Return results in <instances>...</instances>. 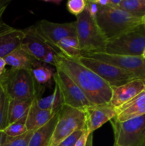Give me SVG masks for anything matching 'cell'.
I'll list each match as a JSON object with an SVG mask.
<instances>
[{
  "label": "cell",
  "instance_id": "obj_1",
  "mask_svg": "<svg viewBox=\"0 0 145 146\" xmlns=\"http://www.w3.org/2000/svg\"><path fill=\"white\" fill-rule=\"evenodd\" d=\"M55 67L63 71L74 81L92 105L109 104L112 94V87L78 60L68 58L59 53L55 58Z\"/></svg>",
  "mask_w": 145,
  "mask_h": 146
},
{
  "label": "cell",
  "instance_id": "obj_2",
  "mask_svg": "<svg viewBox=\"0 0 145 146\" xmlns=\"http://www.w3.org/2000/svg\"><path fill=\"white\" fill-rule=\"evenodd\" d=\"M95 21L107 41L142 25V18L134 17L120 8L109 7L100 8Z\"/></svg>",
  "mask_w": 145,
  "mask_h": 146
},
{
  "label": "cell",
  "instance_id": "obj_3",
  "mask_svg": "<svg viewBox=\"0 0 145 146\" xmlns=\"http://www.w3.org/2000/svg\"><path fill=\"white\" fill-rule=\"evenodd\" d=\"M6 74L2 87L10 98L33 101L41 98L44 88L36 82L31 71L11 68Z\"/></svg>",
  "mask_w": 145,
  "mask_h": 146
},
{
  "label": "cell",
  "instance_id": "obj_4",
  "mask_svg": "<svg viewBox=\"0 0 145 146\" xmlns=\"http://www.w3.org/2000/svg\"><path fill=\"white\" fill-rule=\"evenodd\" d=\"M76 35L82 55L88 53L104 52L107 40L96 21L86 9L77 17Z\"/></svg>",
  "mask_w": 145,
  "mask_h": 146
},
{
  "label": "cell",
  "instance_id": "obj_5",
  "mask_svg": "<svg viewBox=\"0 0 145 146\" xmlns=\"http://www.w3.org/2000/svg\"><path fill=\"white\" fill-rule=\"evenodd\" d=\"M145 48V29L142 25L107 41L104 52L111 54L142 56Z\"/></svg>",
  "mask_w": 145,
  "mask_h": 146
},
{
  "label": "cell",
  "instance_id": "obj_6",
  "mask_svg": "<svg viewBox=\"0 0 145 146\" xmlns=\"http://www.w3.org/2000/svg\"><path fill=\"white\" fill-rule=\"evenodd\" d=\"M85 129H86L85 111L63 105L59 111L51 146H58L76 131Z\"/></svg>",
  "mask_w": 145,
  "mask_h": 146
},
{
  "label": "cell",
  "instance_id": "obj_7",
  "mask_svg": "<svg viewBox=\"0 0 145 146\" xmlns=\"http://www.w3.org/2000/svg\"><path fill=\"white\" fill-rule=\"evenodd\" d=\"M78 61L98 74L112 88L120 86L129 81L139 78L134 73L90 57L82 56Z\"/></svg>",
  "mask_w": 145,
  "mask_h": 146
},
{
  "label": "cell",
  "instance_id": "obj_8",
  "mask_svg": "<svg viewBox=\"0 0 145 146\" xmlns=\"http://www.w3.org/2000/svg\"><path fill=\"white\" fill-rule=\"evenodd\" d=\"M53 81L59 88L63 105L82 111L92 106L80 88L63 71L55 68Z\"/></svg>",
  "mask_w": 145,
  "mask_h": 146
},
{
  "label": "cell",
  "instance_id": "obj_9",
  "mask_svg": "<svg viewBox=\"0 0 145 146\" xmlns=\"http://www.w3.org/2000/svg\"><path fill=\"white\" fill-rule=\"evenodd\" d=\"M115 135L114 146H132L145 136V115L124 122L110 121Z\"/></svg>",
  "mask_w": 145,
  "mask_h": 146
},
{
  "label": "cell",
  "instance_id": "obj_10",
  "mask_svg": "<svg viewBox=\"0 0 145 146\" xmlns=\"http://www.w3.org/2000/svg\"><path fill=\"white\" fill-rule=\"evenodd\" d=\"M82 56L104 61L122 69L130 71L145 81V59L142 56L117 55L105 52L88 53Z\"/></svg>",
  "mask_w": 145,
  "mask_h": 146
},
{
  "label": "cell",
  "instance_id": "obj_11",
  "mask_svg": "<svg viewBox=\"0 0 145 146\" xmlns=\"http://www.w3.org/2000/svg\"><path fill=\"white\" fill-rule=\"evenodd\" d=\"M35 27L37 33L55 50L60 41L69 36H77L75 23H54L48 20H41ZM61 53V52H60Z\"/></svg>",
  "mask_w": 145,
  "mask_h": 146
},
{
  "label": "cell",
  "instance_id": "obj_12",
  "mask_svg": "<svg viewBox=\"0 0 145 146\" xmlns=\"http://www.w3.org/2000/svg\"><path fill=\"white\" fill-rule=\"evenodd\" d=\"M85 127L90 134L98 130L117 115L116 109L110 104L92 105L85 111Z\"/></svg>",
  "mask_w": 145,
  "mask_h": 146
},
{
  "label": "cell",
  "instance_id": "obj_13",
  "mask_svg": "<svg viewBox=\"0 0 145 146\" xmlns=\"http://www.w3.org/2000/svg\"><path fill=\"white\" fill-rule=\"evenodd\" d=\"M24 31L25 36L21 48L35 59L42 61L47 52L53 48L37 33L34 26L28 27Z\"/></svg>",
  "mask_w": 145,
  "mask_h": 146
},
{
  "label": "cell",
  "instance_id": "obj_14",
  "mask_svg": "<svg viewBox=\"0 0 145 146\" xmlns=\"http://www.w3.org/2000/svg\"><path fill=\"white\" fill-rule=\"evenodd\" d=\"M110 104L115 109L123 106L145 91V81L137 78L118 87H112Z\"/></svg>",
  "mask_w": 145,
  "mask_h": 146
},
{
  "label": "cell",
  "instance_id": "obj_15",
  "mask_svg": "<svg viewBox=\"0 0 145 146\" xmlns=\"http://www.w3.org/2000/svg\"><path fill=\"white\" fill-rule=\"evenodd\" d=\"M117 115L114 121L124 122L145 115V91L129 102L116 109Z\"/></svg>",
  "mask_w": 145,
  "mask_h": 146
},
{
  "label": "cell",
  "instance_id": "obj_16",
  "mask_svg": "<svg viewBox=\"0 0 145 146\" xmlns=\"http://www.w3.org/2000/svg\"><path fill=\"white\" fill-rule=\"evenodd\" d=\"M59 111L44 110L37 105V98L32 101L26 116V128L28 131H37L46 125Z\"/></svg>",
  "mask_w": 145,
  "mask_h": 146
},
{
  "label": "cell",
  "instance_id": "obj_17",
  "mask_svg": "<svg viewBox=\"0 0 145 146\" xmlns=\"http://www.w3.org/2000/svg\"><path fill=\"white\" fill-rule=\"evenodd\" d=\"M24 36V30L13 27L0 34V58H4L14 51L21 48Z\"/></svg>",
  "mask_w": 145,
  "mask_h": 146
},
{
  "label": "cell",
  "instance_id": "obj_18",
  "mask_svg": "<svg viewBox=\"0 0 145 146\" xmlns=\"http://www.w3.org/2000/svg\"><path fill=\"white\" fill-rule=\"evenodd\" d=\"M59 112L44 126L33 133L28 146H51Z\"/></svg>",
  "mask_w": 145,
  "mask_h": 146
},
{
  "label": "cell",
  "instance_id": "obj_19",
  "mask_svg": "<svg viewBox=\"0 0 145 146\" xmlns=\"http://www.w3.org/2000/svg\"><path fill=\"white\" fill-rule=\"evenodd\" d=\"M6 64L15 69L31 71L33 64L36 59L27 54L21 48L15 50L4 57Z\"/></svg>",
  "mask_w": 145,
  "mask_h": 146
},
{
  "label": "cell",
  "instance_id": "obj_20",
  "mask_svg": "<svg viewBox=\"0 0 145 146\" xmlns=\"http://www.w3.org/2000/svg\"><path fill=\"white\" fill-rule=\"evenodd\" d=\"M33 101L9 98L8 110V125L27 116Z\"/></svg>",
  "mask_w": 145,
  "mask_h": 146
},
{
  "label": "cell",
  "instance_id": "obj_21",
  "mask_svg": "<svg viewBox=\"0 0 145 146\" xmlns=\"http://www.w3.org/2000/svg\"><path fill=\"white\" fill-rule=\"evenodd\" d=\"M57 49L68 58L78 60L82 56L77 36H69L63 38L57 44Z\"/></svg>",
  "mask_w": 145,
  "mask_h": 146
},
{
  "label": "cell",
  "instance_id": "obj_22",
  "mask_svg": "<svg viewBox=\"0 0 145 146\" xmlns=\"http://www.w3.org/2000/svg\"><path fill=\"white\" fill-rule=\"evenodd\" d=\"M37 105L41 109L59 111L63 106V101L58 86L55 84L54 90L51 95L45 98H37Z\"/></svg>",
  "mask_w": 145,
  "mask_h": 146
},
{
  "label": "cell",
  "instance_id": "obj_23",
  "mask_svg": "<svg viewBox=\"0 0 145 146\" xmlns=\"http://www.w3.org/2000/svg\"><path fill=\"white\" fill-rule=\"evenodd\" d=\"M31 72L36 82L43 86L51 82V80L53 79L55 71L48 64L36 60L33 64Z\"/></svg>",
  "mask_w": 145,
  "mask_h": 146
},
{
  "label": "cell",
  "instance_id": "obj_24",
  "mask_svg": "<svg viewBox=\"0 0 145 146\" xmlns=\"http://www.w3.org/2000/svg\"><path fill=\"white\" fill-rule=\"evenodd\" d=\"M119 8L142 19L145 16V0H121Z\"/></svg>",
  "mask_w": 145,
  "mask_h": 146
},
{
  "label": "cell",
  "instance_id": "obj_25",
  "mask_svg": "<svg viewBox=\"0 0 145 146\" xmlns=\"http://www.w3.org/2000/svg\"><path fill=\"white\" fill-rule=\"evenodd\" d=\"M26 122V116L9 125L3 131L8 137L13 138V137L22 135L28 132Z\"/></svg>",
  "mask_w": 145,
  "mask_h": 146
},
{
  "label": "cell",
  "instance_id": "obj_26",
  "mask_svg": "<svg viewBox=\"0 0 145 146\" xmlns=\"http://www.w3.org/2000/svg\"><path fill=\"white\" fill-rule=\"evenodd\" d=\"M9 103V96L3 88V92L0 97V131H3L8 126Z\"/></svg>",
  "mask_w": 145,
  "mask_h": 146
},
{
  "label": "cell",
  "instance_id": "obj_27",
  "mask_svg": "<svg viewBox=\"0 0 145 146\" xmlns=\"http://www.w3.org/2000/svg\"><path fill=\"white\" fill-rule=\"evenodd\" d=\"M33 133L32 131H28L20 136L8 137L3 146H28Z\"/></svg>",
  "mask_w": 145,
  "mask_h": 146
},
{
  "label": "cell",
  "instance_id": "obj_28",
  "mask_svg": "<svg viewBox=\"0 0 145 146\" xmlns=\"http://www.w3.org/2000/svg\"><path fill=\"white\" fill-rule=\"evenodd\" d=\"M66 7L71 14L78 17L85 11L86 0H69L67 2Z\"/></svg>",
  "mask_w": 145,
  "mask_h": 146
},
{
  "label": "cell",
  "instance_id": "obj_29",
  "mask_svg": "<svg viewBox=\"0 0 145 146\" xmlns=\"http://www.w3.org/2000/svg\"><path fill=\"white\" fill-rule=\"evenodd\" d=\"M9 2V0L0 1V34L8 31L11 28V27L9 26L3 21V15H4Z\"/></svg>",
  "mask_w": 145,
  "mask_h": 146
},
{
  "label": "cell",
  "instance_id": "obj_30",
  "mask_svg": "<svg viewBox=\"0 0 145 146\" xmlns=\"http://www.w3.org/2000/svg\"><path fill=\"white\" fill-rule=\"evenodd\" d=\"M85 130H78L67 137L58 146H75L78 140L80 138Z\"/></svg>",
  "mask_w": 145,
  "mask_h": 146
},
{
  "label": "cell",
  "instance_id": "obj_31",
  "mask_svg": "<svg viewBox=\"0 0 145 146\" xmlns=\"http://www.w3.org/2000/svg\"><path fill=\"white\" fill-rule=\"evenodd\" d=\"M100 7L94 1V0H86V7L85 9L88 11L91 17L95 19Z\"/></svg>",
  "mask_w": 145,
  "mask_h": 146
},
{
  "label": "cell",
  "instance_id": "obj_32",
  "mask_svg": "<svg viewBox=\"0 0 145 146\" xmlns=\"http://www.w3.org/2000/svg\"><path fill=\"white\" fill-rule=\"evenodd\" d=\"M59 53V51H58L57 50L52 48V49H51L49 51L47 52V54H45L44 59H43L42 62H44L45 64H50V65L55 66V58H56L57 55Z\"/></svg>",
  "mask_w": 145,
  "mask_h": 146
},
{
  "label": "cell",
  "instance_id": "obj_33",
  "mask_svg": "<svg viewBox=\"0 0 145 146\" xmlns=\"http://www.w3.org/2000/svg\"><path fill=\"white\" fill-rule=\"evenodd\" d=\"M90 135L91 134H90L87 131V130L85 129V131H84V133H82V135H81L80 138L78 140V141H77L76 143H75V146H88V140H89Z\"/></svg>",
  "mask_w": 145,
  "mask_h": 146
},
{
  "label": "cell",
  "instance_id": "obj_34",
  "mask_svg": "<svg viewBox=\"0 0 145 146\" xmlns=\"http://www.w3.org/2000/svg\"><path fill=\"white\" fill-rule=\"evenodd\" d=\"M7 138H8V136L4 133V131H0V146H3L4 145Z\"/></svg>",
  "mask_w": 145,
  "mask_h": 146
},
{
  "label": "cell",
  "instance_id": "obj_35",
  "mask_svg": "<svg viewBox=\"0 0 145 146\" xmlns=\"http://www.w3.org/2000/svg\"><path fill=\"white\" fill-rule=\"evenodd\" d=\"M132 146H145V136L142 139H141L139 142H137L134 145Z\"/></svg>",
  "mask_w": 145,
  "mask_h": 146
},
{
  "label": "cell",
  "instance_id": "obj_36",
  "mask_svg": "<svg viewBox=\"0 0 145 146\" xmlns=\"http://www.w3.org/2000/svg\"><path fill=\"white\" fill-rule=\"evenodd\" d=\"M6 71L4 72V74L1 76H0V86H2L3 84H4V82H5V81H6V77H7V74H6Z\"/></svg>",
  "mask_w": 145,
  "mask_h": 146
},
{
  "label": "cell",
  "instance_id": "obj_37",
  "mask_svg": "<svg viewBox=\"0 0 145 146\" xmlns=\"http://www.w3.org/2000/svg\"><path fill=\"white\" fill-rule=\"evenodd\" d=\"M44 1L47 3H52V4H57V5H59L62 1H61V0H45Z\"/></svg>",
  "mask_w": 145,
  "mask_h": 146
},
{
  "label": "cell",
  "instance_id": "obj_38",
  "mask_svg": "<svg viewBox=\"0 0 145 146\" xmlns=\"http://www.w3.org/2000/svg\"><path fill=\"white\" fill-rule=\"evenodd\" d=\"M142 26H143L144 28L145 29V16L142 18Z\"/></svg>",
  "mask_w": 145,
  "mask_h": 146
},
{
  "label": "cell",
  "instance_id": "obj_39",
  "mask_svg": "<svg viewBox=\"0 0 145 146\" xmlns=\"http://www.w3.org/2000/svg\"><path fill=\"white\" fill-rule=\"evenodd\" d=\"M6 71H7V70H5V71H1V70H0V76H1L4 74V72H5Z\"/></svg>",
  "mask_w": 145,
  "mask_h": 146
},
{
  "label": "cell",
  "instance_id": "obj_40",
  "mask_svg": "<svg viewBox=\"0 0 145 146\" xmlns=\"http://www.w3.org/2000/svg\"><path fill=\"white\" fill-rule=\"evenodd\" d=\"M142 56L145 59V48H144V52H143V54H142Z\"/></svg>",
  "mask_w": 145,
  "mask_h": 146
}]
</instances>
